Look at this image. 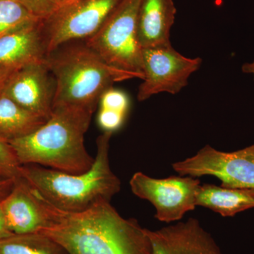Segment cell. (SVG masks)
Here are the masks:
<instances>
[{
	"instance_id": "cell-1",
	"label": "cell",
	"mask_w": 254,
	"mask_h": 254,
	"mask_svg": "<svg viewBox=\"0 0 254 254\" xmlns=\"http://www.w3.org/2000/svg\"><path fill=\"white\" fill-rule=\"evenodd\" d=\"M37 193L48 220L39 233L59 244L68 254H153L146 229L135 219L123 218L110 203L68 212Z\"/></svg>"
},
{
	"instance_id": "cell-2",
	"label": "cell",
	"mask_w": 254,
	"mask_h": 254,
	"mask_svg": "<svg viewBox=\"0 0 254 254\" xmlns=\"http://www.w3.org/2000/svg\"><path fill=\"white\" fill-rule=\"evenodd\" d=\"M93 113L77 107L55 105L44 125L8 143L21 165H41L73 175L86 173L95 161L84 144Z\"/></svg>"
},
{
	"instance_id": "cell-3",
	"label": "cell",
	"mask_w": 254,
	"mask_h": 254,
	"mask_svg": "<svg viewBox=\"0 0 254 254\" xmlns=\"http://www.w3.org/2000/svg\"><path fill=\"white\" fill-rule=\"evenodd\" d=\"M104 132L96 140L97 153L91 169L73 175L38 165H21V177L48 201L65 211L81 212L110 203L120 192L121 182L110 168V141Z\"/></svg>"
},
{
	"instance_id": "cell-4",
	"label": "cell",
	"mask_w": 254,
	"mask_h": 254,
	"mask_svg": "<svg viewBox=\"0 0 254 254\" xmlns=\"http://www.w3.org/2000/svg\"><path fill=\"white\" fill-rule=\"evenodd\" d=\"M55 82L54 105L94 113L102 95L117 82L135 78L109 66L84 41L59 47L46 58Z\"/></svg>"
},
{
	"instance_id": "cell-5",
	"label": "cell",
	"mask_w": 254,
	"mask_h": 254,
	"mask_svg": "<svg viewBox=\"0 0 254 254\" xmlns=\"http://www.w3.org/2000/svg\"><path fill=\"white\" fill-rule=\"evenodd\" d=\"M143 0H122L87 46L114 68L143 80L142 48L138 40V19Z\"/></svg>"
},
{
	"instance_id": "cell-6",
	"label": "cell",
	"mask_w": 254,
	"mask_h": 254,
	"mask_svg": "<svg viewBox=\"0 0 254 254\" xmlns=\"http://www.w3.org/2000/svg\"><path fill=\"white\" fill-rule=\"evenodd\" d=\"M122 0H68L43 20L47 55L71 42L86 41Z\"/></svg>"
},
{
	"instance_id": "cell-7",
	"label": "cell",
	"mask_w": 254,
	"mask_h": 254,
	"mask_svg": "<svg viewBox=\"0 0 254 254\" xmlns=\"http://www.w3.org/2000/svg\"><path fill=\"white\" fill-rule=\"evenodd\" d=\"M129 185L133 194L153 205L155 218L167 223L182 220L187 212L194 210L201 187L194 177L155 179L141 172L133 175Z\"/></svg>"
},
{
	"instance_id": "cell-8",
	"label": "cell",
	"mask_w": 254,
	"mask_h": 254,
	"mask_svg": "<svg viewBox=\"0 0 254 254\" xmlns=\"http://www.w3.org/2000/svg\"><path fill=\"white\" fill-rule=\"evenodd\" d=\"M181 176H213L230 189H254V144L234 152L205 145L191 158L173 164Z\"/></svg>"
},
{
	"instance_id": "cell-9",
	"label": "cell",
	"mask_w": 254,
	"mask_h": 254,
	"mask_svg": "<svg viewBox=\"0 0 254 254\" xmlns=\"http://www.w3.org/2000/svg\"><path fill=\"white\" fill-rule=\"evenodd\" d=\"M142 59L144 78L137 94L140 102L159 93H180L202 64L200 58H187L172 45L142 49Z\"/></svg>"
},
{
	"instance_id": "cell-10",
	"label": "cell",
	"mask_w": 254,
	"mask_h": 254,
	"mask_svg": "<svg viewBox=\"0 0 254 254\" xmlns=\"http://www.w3.org/2000/svg\"><path fill=\"white\" fill-rule=\"evenodd\" d=\"M2 91L25 109L48 120L53 110L55 82L46 59L23 66L8 78Z\"/></svg>"
},
{
	"instance_id": "cell-11",
	"label": "cell",
	"mask_w": 254,
	"mask_h": 254,
	"mask_svg": "<svg viewBox=\"0 0 254 254\" xmlns=\"http://www.w3.org/2000/svg\"><path fill=\"white\" fill-rule=\"evenodd\" d=\"M153 254H223L197 219L151 231L146 229Z\"/></svg>"
},
{
	"instance_id": "cell-12",
	"label": "cell",
	"mask_w": 254,
	"mask_h": 254,
	"mask_svg": "<svg viewBox=\"0 0 254 254\" xmlns=\"http://www.w3.org/2000/svg\"><path fill=\"white\" fill-rule=\"evenodd\" d=\"M8 229L14 235L39 233L47 215L36 190L20 177L11 191L0 201Z\"/></svg>"
},
{
	"instance_id": "cell-13",
	"label": "cell",
	"mask_w": 254,
	"mask_h": 254,
	"mask_svg": "<svg viewBox=\"0 0 254 254\" xmlns=\"http://www.w3.org/2000/svg\"><path fill=\"white\" fill-rule=\"evenodd\" d=\"M47 56L43 20L0 37V68L16 70Z\"/></svg>"
},
{
	"instance_id": "cell-14",
	"label": "cell",
	"mask_w": 254,
	"mask_h": 254,
	"mask_svg": "<svg viewBox=\"0 0 254 254\" xmlns=\"http://www.w3.org/2000/svg\"><path fill=\"white\" fill-rule=\"evenodd\" d=\"M176 15L173 0H143L138 19V40L142 49L172 45L170 33Z\"/></svg>"
},
{
	"instance_id": "cell-15",
	"label": "cell",
	"mask_w": 254,
	"mask_h": 254,
	"mask_svg": "<svg viewBox=\"0 0 254 254\" xmlns=\"http://www.w3.org/2000/svg\"><path fill=\"white\" fill-rule=\"evenodd\" d=\"M197 205L205 207L222 217L254 208V189H230L205 184L201 185Z\"/></svg>"
},
{
	"instance_id": "cell-16",
	"label": "cell",
	"mask_w": 254,
	"mask_h": 254,
	"mask_svg": "<svg viewBox=\"0 0 254 254\" xmlns=\"http://www.w3.org/2000/svg\"><path fill=\"white\" fill-rule=\"evenodd\" d=\"M46 119L20 106L0 91V140L9 143L28 136L47 121Z\"/></svg>"
},
{
	"instance_id": "cell-17",
	"label": "cell",
	"mask_w": 254,
	"mask_h": 254,
	"mask_svg": "<svg viewBox=\"0 0 254 254\" xmlns=\"http://www.w3.org/2000/svg\"><path fill=\"white\" fill-rule=\"evenodd\" d=\"M0 254H68L62 246L41 233L14 235L0 240Z\"/></svg>"
},
{
	"instance_id": "cell-18",
	"label": "cell",
	"mask_w": 254,
	"mask_h": 254,
	"mask_svg": "<svg viewBox=\"0 0 254 254\" xmlns=\"http://www.w3.org/2000/svg\"><path fill=\"white\" fill-rule=\"evenodd\" d=\"M38 20L18 0H0V37Z\"/></svg>"
},
{
	"instance_id": "cell-19",
	"label": "cell",
	"mask_w": 254,
	"mask_h": 254,
	"mask_svg": "<svg viewBox=\"0 0 254 254\" xmlns=\"http://www.w3.org/2000/svg\"><path fill=\"white\" fill-rule=\"evenodd\" d=\"M21 165L9 143L0 140V177L16 180L21 177Z\"/></svg>"
},
{
	"instance_id": "cell-20",
	"label": "cell",
	"mask_w": 254,
	"mask_h": 254,
	"mask_svg": "<svg viewBox=\"0 0 254 254\" xmlns=\"http://www.w3.org/2000/svg\"><path fill=\"white\" fill-rule=\"evenodd\" d=\"M129 98L125 91L110 88L103 93L99 101L100 108L120 112L127 115L129 109Z\"/></svg>"
},
{
	"instance_id": "cell-21",
	"label": "cell",
	"mask_w": 254,
	"mask_h": 254,
	"mask_svg": "<svg viewBox=\"0 0 254 254\" xmlns=\"http://www.w3.org/2000/svg\"><path fill=\"white\" fill-rule=\"evenodd\" d=\"M36 17L42 20L51 16L60 6L58 0H18Z\"/></svg>"
},
{
	"instance_id": "cell-22",
	"label": "cell",
	"mask_w": 254,
	"mask_h": 254,
	"mask_svg": "<svg viewBox=\"0 0 254 254\" xmlns=\"http://www.w3.org/2000/svg\"><path fill=\"white\" fill-rule=\"evenodd\" d=\"M127 115L114 110L100 108L98 123L104 132L114 133L120 129L126 119Z\"/></svg>"
},
{
	"instance_id": "cell-23",
	"label": "cell",
	"mask_w": 254,
	"mask_h": 254,
	"mask_svg": "<svg viewBox=\"0 0 254 254\" xmlns=\"http://www.w3.org/2000/svg\"><path fill=\"white\" fill-rule=\"evenodd\" d=\"M15 180L0 178V201L12 190Z\"/></svg>"
},
{
	"instance_id": "cell-24",
	"label": "cell",
	"mask_w": 254,
	"mask_h": 254,
	"mask_svg": "<svg viewBox=\"0 0 254 254\" xmlns=\"http://www.w3.org/2000/svg\"><path fill=\"white\" fill-rule=\"evenodd\" d=\"M14 235L6 225V220H5L4 213H3L2 209L0 205V240L8 238Z\"/></svg>"
},
{
	"instance_id": "cell-25",
	"label": "cell",
	"mask_w": 254,
	"mask_h": 254,
	"mask_svg": "<svg viewBox=\"0 0 254 254\" xmlns=\"http://www.w3.org/2000/svg\"><path fill=\"white\" fill-rule=\"evenodd\" d=\"M17 70V69H16ZM16 70L5 69V68H0V91L4 88L5 83L7 81L8 78L11 76V73Z\"/></svg>"
},
{
	"instance_id": "cell-26",
	"label": "cell",
	"mask_w": 254,
	"mask_h": 254,
	"mask_svg": "<svg viewBox=\"0 0 254 254\" xmlns=\"http://www.w3.org/2000/svg\"><path fill=\"white\" fill-rule=\"evenodd\" d=\"M242 69L244 73L252 75L254 80V60L252 63H245L242 66Z\"/></svg>"
},
{
	"instance_id": "cell-27",
	"label": "cell",
	"mask_w": 254,
	"mask_h": 254,
	"mask_svg": "<svg viewBox=\"0 0 254 254\" xmlns=\"http://www.w3.org/2000/svg\"><path fill=\"white\" fill-rule=\"evenodd\" d=\"M58 1L60 6V5L64 4V3L66 2L68 0H58Z\"/></svg>"
}]
</instances>
